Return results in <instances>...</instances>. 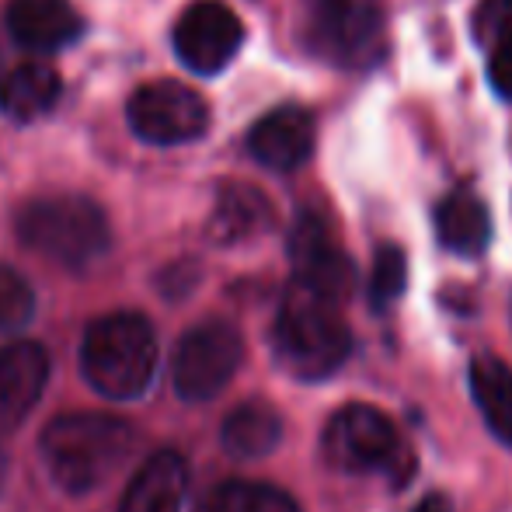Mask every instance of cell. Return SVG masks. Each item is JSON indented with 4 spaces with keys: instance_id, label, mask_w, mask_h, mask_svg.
Listing matches in <instances>:
<instances>
[{
    "instance_id": "cell-20",
    "label": "cell",
    "mask_w": 512,
    "mask_h": 512,
    "mask_svg": "<svg viewBox=\"0 0 512 512\" xmlns=\"http://www.w3.org/2000/svg\"><path fill=\"white\" fill-rule=\"evenodd\" d=\"M206 512H300L293 495L265 481H223L206 502Z\"/></svg>"
},
{
    "instance_id": "cell-24",
    "label": "cell",
    "mask_w": 512,
    "mask_h": 512,
    "mask_svg": "<svg viewBox=\"0 0 512 512\" xmlns=\"http://www.w3.org/2000/svg\"><path fill=\"white\" fill-rule=\"evenodd\" d=\"M488 81H492V88L499 91L502 98H509L512 102V39L499 42V46L492 49V60H488Z\"/></svg>"
},
{
    "instance_id": "cell-4",
    "label": "cell",
    "mask_w": 512,
    "mask_h": 512,
    "mask_svg": "<svg viewBox=\"0 0 512 512\" xmlns=\"http://www.w3.org/2000/svg\"><path fill=\"white\" fill-rule=\"evenodd\" d=\"M18 237L32 251L67 269L95 265L112 241L105 213L84 196H53L28 203L18 213Z\"/></svg>"
},
{
    "instance_id": "cell-16",
    "label": "cell",
    "mask_w": 512,
    "mask_h": 512,
    "mask_svg": "<svg viewBox=\"0 0 512 512\" xmlns=\"http://www.w3.org/2000/svg\"><path fill=\"white\" fill-rule=\"evenodd\" d=\"M272 223V206L251 185H223L216 196L213 220H209V237L220 244H237L262 234Z\"/></svg>"
},
{
    "instance_id": "cell-3",
    "label": "cell",
    "mask_w": 512,
    "mask_h": 512,
    "mask_svg": "<svg viewBox=\"0 0 512 512\" xmlns=\"http://www.w3.org/2000/svg\"><path fill=\"white\" fill-rule=\"evenodd\" d=\"M352 335L338 317V304L293 286L276 321V356L293 377L324 380L349 359Z\"/></svg>"
},
{
    "instance_id": "cell-7",
    "label": "cell",
    "mask_w": 512,
    "mask_h": 512,
    "mask_svg": "<svg viewBox=\"0 0 512 512\" xmlns=\"http://www.w3.org/2000/svg\"><path fill=\"white\" fill-rule=\"evenodd\" d=\"M129 126L143 143L178 147L192 143L209 129V105L203 95L178 81H157L129 98Z\"/></svg>"
},
{
    "instance_id": "cell-10",
    "label": "cell",
    "mask_w": 512,
    "mask_h": 512,
    "mask_svg": "<svg viewBox=\"0 0 512 512\" xmlns=\"http://www.w3.org/2000/svg\"><path fill=\"white\" fill-rule=\"evenodd\" d=\"M307 28L321 53L370 56V42L380 35V14L373 0H307Z\"/></svg>"
},
{
    "instance_id": "cell-12",
    "label": "cell",
    "mask_w": 512,
    "mask_h": 512,
    "mask_svg": "<svg viewBox=\"0 0 512 512\" xmlns=\"http://www.w3.org/2000/svg\"><path fill=\"white\" fill-rule=\"evenodd\" d=\"M248 150L269 171H297L314 154V115L300 105L272 108L251 126Z\"/></svg>"
},
{
    "instance_id": "cell-1",
    "label": "cell",
    "mask_w": 512,
    "mask_h": 512,
    "mask_svg": "<svg viewBox=\"0 0 512 512\" xmlns=\"http://www.w3.org/2000/svg\"><path fill=\"white\" fill-rule=\"evenodd\" d=\"M39 450L63 492L88 495L126 464L133 429L112 415H60L46 425Z\"/></svg>"
},
{
    "instance_id": "cell-19",
    "label": "cell",
    "mask_w": 512,
    "mask_h": 512,
    "mask_svg": "<svg viewBox=\"0 0 512 512\" xmlns=\"http://www.w3.org/2000/svg\"><path fill=\"white\" fill-rule=\"evenodd\" d=\"M471 391L488 429L512 446V370L495 356H478L471 363Z\"/></svg>"
},
{
    "instance_id": "cell-11",
    "label": "cell",
    "mask_w": 512,
    "mask_h": 512,
    "mask_svg": "<svg viewBox=\"0 0 512 512\" xmlns=\"http://www.w3.org/2000/svg\"><path fill=\"white\" fill-rule=\"evenodd\" d=\"M49 380V356L39 342H14L0 349V439L21 429Z\"/></svg>"
},
{
    "instance_id": "cell-6",
    "label": "cell",
    "mask_w": 512,
    "mask_h": 512,
    "mask_svg": "<svg viewBox=\"0 0 512 512\" xmlns=\"http://www.w3.org/2000/svg\"><path fill=\"white\" fill-rule=\"evenodd\" d=\"M324 457L338 471L370 474L387 471L394 481L398 478V457H405L398 432L384 411L370 405H349L342 408L324 429Z\"/></svg>"
},
{
    "instance_id": "cell-13",
    "label": "cell",
    "mask_w": 512,
    "mask_h": 512,
    "mask_svg": "<svg viewBox=\"0 0 512 512\" xmlns=\"http://www.w3.org/2000/svg\"><path fill=\"white\" fill-rule=\"evenodd\" d=\"M7 32L28 53H56L81 39L84 21L67 0H11Z\"/></svg>"
},
{
    "instance_id": "cell-17",
    "label": "cell",
    "mask_w": 512,
    "mask_h": 512,
    "mask_svg": "<svg viewBox=\"0 0 512 512\" xmlns=\"http://www.w3.org/2000/svg\"><path fill=\"white\" fill-rule=\"evenodd\" d=\"M436 234L443 248L457 251V255H481L492 237V216L471 192H453L436 206Z\"/></svg>"
},
{
    "instance_id": "cell-22",
    "label": "cell",
    "mask_w": 512,
    "mask_h": 512,
    "mask_svg": "<svg viewBox=\"0 0 512 512\" xmlns=\"http://www.w3.org/2000/svg\"><path fill=\"white\" fill-rule=\"evenodd\" d=\"M35 297L25 276L7 265H0V331H21L32 321Z\"/></svg>"
},
{
    "instance_id": "cell-25",
    "label": "cell",
    "mask_w": 512,
    "mask_h": 512,
    "mask_svg": "<svg viewBox=\"0 0 512 512\" xmlns=\"http://www.w3.org/2000/svg\"><path fill=\"white\" fill-rule=\"evenodd\" d=\"M415 512H450V506H446L443 495H429L425 502H418Z\"/></svg>"
},
{
    "instance_id": "cell-14",
    "label": "cell",
    "mask_w": 512,
    "mask_h": 512,
    "mask_svg": "<svg viewBox=\"0 0 512 512\" xmlns=\"http://www.w3.org/2000/svg\"><path fill=\"white\" fill-rule=\"evenodd\" d=\"M185 488H189L185 460L175 450H161L136 471L119 512H182Z\"/></svg>"
},
{
    "instance_id": "cell-23",
    "label": "cell",
    "mask_w": 512,
    "mask_h": 512,
    "mask_svg": "<svg viewBox=\"0 0 512 512\" xmlns=\"http://www.w3.org/2000/svg\"><path fill=\"white\" fill-rule=\"evenodd\" d=\"M478 39L485 42H506L512 39V0H488L478 14Z\"/></svg>"
},
{
    "instance_id": "cell-8",
    "label": "cell",
    "mask_w": 512,
    "mask_h": 512,
    "mask_svg": "<svg viewBox=\"0 0 512 512\" xmlns=\"http://www.w3.org/2000/svg\"><path fill=\"white\" fill-rule=\"evenodd\" d=\"M244 42V25L220 0H196L175 25V53L196 74H220Z\"/></svg>"
},
{
    "instance_id": "cell-18",
    "label": "cell",
    "mask_w": 512,
    "mask_h": 512,
    "mask_svg": "<svg viewBox=\"0 0 512 512\" xmlns=\"http://www.w3.org/2000/svg\"><path fill=\"white\" fill-rule=\"evenodd\" d=\"M279 439H283V418L262 401H248V405L234 408L223 422V446L234 457H265L276 450Z\"/></svg>"
},
{
    "instance_id": "cell-15",
    "label": "cell",
    "mask_w": 512,
    "mask_h": 512,
    "mask_svg": "<svg viewBox=\"0 0 512 512\" xmlns=\"http://www.w3.org/2000/svg\"><path fill=\"white\" fill-rule=\"evenodd\" d=\"M63 81L49 63H21L0 81V112L14 122L42 119L56 108Z\"/></svg>"
},
{
    "instance_id": "cell-21",
    "label": "cell",
    "mask_w": 512,
    "mask_h": 512,
    "mask_svg": "<svg viewBox=\"0 0 512 512\" xmlns=\"http://www.w3.org/2000/svg\"><path fill=\"white\" fill-rule=\"evenodd\" d=\"M408 283V258L401 248L394 244H384L373 258V269H370V304L377 310H387L394 300L405 293Z\"/></svg>"
},
{
    "instance_id": "cell-5",
    "label": "cell",
    "mask_w": 512,
    "mask_h": 512,
    "mask_svg": "<svg viewBox=\"0 0 512 512\" xmlns=\"http://www.w3.org/2000/svg\"><path fill=\"white\" fill-rule=\"evenodd\" d=\"M244 359L241 331L227 321H203L185 331L171 359L175 391L185 401H209L230 384Z\"/></svg>"
},
{
    "instance_id": "cell-2",
    "label": "cell",
    "mask_w": 512,
    "mask_h": 512,
    "mask_svg": "<svg viewBox=\"0 0 512 512\" xmlns=\"http://www.w3.org/2000/svg\"><path fill=\"white\" fill-rule=\"evenodd\" d=\"M157 366V338L143 314L98 317L81 345L84 380L112 401H129L147 391Z\"/></svg>"
},
{
    "instance_id": "cell-9",
    "label": "cell",
    "mask_w": 512,
    "mask_h": 512,
    "mask_svg": "<svg viewBox=\"0 0 512 512\" xmlns=\"http://www.w3.org/2000/svg\"><path fill=\"white\" fill-rule=\"evenodd\" d=\"M290 258L297 265L293 286L328 300V304H342L356 286V265L328 241V230L317 216H300L297 220L290 234Z\"/></svg>"
}]
</instances>
